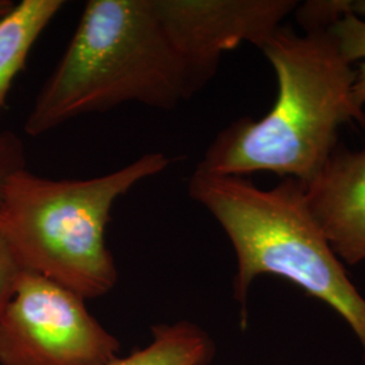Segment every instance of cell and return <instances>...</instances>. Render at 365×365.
I'll list each match as a JSON object with an SVG mask.
<instances>
[{
  "label": "cell",
  "instance_id": "obj_1",
  "mask_svg": "<svg viewBox=\"0 0 365 365\" xmlns=\"http://www.w3.org/2000/svg\"><path fill=\"white\" fill-rule=\"evenodd\" d=\"M260 51L277 78L272 110L225 128L197 168L221 176L274 172L307 185L339 146V126L365 129V110L353 98L356 71L330 30L300 36L280 26Z\"/></svg>",
  "mask_w": 365,
  "mask_h": 365
},
{
  "label": "cell",
  "instance_id": "obj_2",
  "mask_svg": "<svg viewBox=\"0 0 365 365\" xmlns=\"http://www.w3.org/2000/svg\"><path fill=\"white\" fill-rule=\"evenodd\" d=\"M196 92L153 0H90L39 90L25 131L39 137L75 118L125 103L173 110Z\"/></svg>",
  "mask_w": 365,
  "mask_h": 365
},
{
  "label": "cell",
  "instance_id": "obj_3",
  "mask_svg": "<svg viewBox=\"0 0 365 365\" xmlns=\"http://www.w3.org/2000/svg\"><path fill=\"white\" fill-rule=\"evenodd\" d=\"M188 194L221 225L235 249L233 287L244 324L253 280L261 274L283 277L339 314L359 341L365 365V298L310 214L302 182L283 179L262 190L244 176L196 167Z\"/></svg>",
  "mask_w": 365,
  "mask_h": 365
},
{
  "label": "cell",
  "instance_id": "obj_4",
  "mask_svg": "<svg viewBox=\"0 0 365 365\" xmlns=\"http://www.w3.org/2000/svg\"><path fill=\"white\" fill-rule=\"evenodd\" d=\"M170 165V156L153 152L91 179L54 180L21 170L4 190L0 233L24 271L51 279L84 300L101 298L118 280L106 244L114 203Z\"/></svg>",
  "mask_w": 365,
  "mask_h": 365
},
{
  "label": "cell",
  "instance_id": "obj_5",
  "mask_svg": "<svg viewBox=\"0 0 365 365\" xmlns=\"http://www.w3.org/2000/svg\"><path fill=\"white\" fill-rule=\"evenodd\" d=\"M119 341L92 317L86 300L24 271L0 315V365H107Z\"/></svg>",
  "mask_w": 365,
  "mask_h": 365
},
{
  "label": "cell",
  "instance_id": "obj_6",
  "mask_svg": "<svg viewBox=\"0 0 365 365\" xmlns=\"http://www.w3.org/2000/svg\"><path fill=\"white\" fill-rule=\"evenodd\" d=\"M297 0H153L157 18L200 91L222 54L244 42L261 49L298 7Z\"/></svg>",
  "mask_w": 365,
  "mask_h": 365
},
{
  "label": "cell",
  "instance_id": "obj_7",
  "mask_svg": "<svg viewBox=\"0 0 365 365\" xmlns=\"http://www.w3.org/2000/svg\"><path fill=\"white\" fill-rule=\"evenodd\" d=\"M310 214L339 260L365 262V148L337 146L313 182L304 185Z\"/></svg>",
  "mask_w": 365,
  "mask_h": 365
},
{
  "label": "cell",
  "instance_id": "obj_8",
  "mask_svg": "<svg viewBox=\"0 0 365 365\" xmlns=\"http://www.w3.org/2000/svg\"><path fill=\"white\" fill-rule=\"evenodd\" d=\"M63 7V0H22L0 18V113L31 48Z\"/></svg>",
  "mask_w": 365,
  "mask_h": 365
},
{
  "label": "cell",
  "instance_id": "obj_9",
  "mask_svg": "<svg viewBox=\"0 0 365 365\" xmlns=\"http://www.w3.org/2000/svg\"><path fill=\"white\" fill-rule=\"evenodd\" d=\"M214 352V342L206 331L180 321L155 327L153 339L146 348L107 365H207Z\"/></svg>",
  "mask_w": 365,
  "mask_h": 365
},
{
  "label": "cell",
  "instance_id": "obj_10",
  "mask_svg": "<svg viewBox=\"0 0 365 365\" xmlns=\"http://www.w3.org/2000/svg\"><path fill=\"white\" fill-rule=\"evenodd\" d=\"M339 42V51L353 64L360 61L356 71L353 98L357 107H365V19L357 15H345L329 29Z\"/></svg>",
  "mask_w": 365,
  "mask_h": 365
},
{
  "label": "cell",
  "instance_id": "obj_11",
  "mask_svg": "<svg viewBox=\"0 0 365 365\" xmlns=\"http://www.w3.org/2000/svg\"><path fill=\"white\" fill-rule=\"evenodd\" d=\"M295 10L304 31L329 30L345 15L365 16V0H309Z\"/></svg>",
  "mask_w": 365,
  "mask_h": 365
},
{
  "label": "cell",
  "instance_id": "obj_12",
  "mask_svg": "<svg viewBox=\"0 0 365 365\" xmlns=\"http://www.w3.org/2000/svg\"><path fill=\"white\" fill-rule=\"evenodd\" d=\"M25 168L26 156L22 140L11 131H0V205L9 180Z\"/></svg>",
  "mask_w": 365,
  "mask_h": 365
},
{
  "label": "cell",
  "instance_id": "obj_13",
  "mask_svg": "<svg viewBox=\"0 0 365 365\" xmlns=\"http://www.w3.org/2000/svg\"><path fill=\"white\" fill-rule=\"evenodd\" d=\"M24 272L6 238L0 233V315L13 298L18 280Z\"/></svg>",
  "mask_w": 365,
  "mask_h": 365
},
{
  "label": "cell",
  "instance_id": "obj_14",
  "mask_svg": "<svg viewBox=\"0 0 365 365\" xmlns=\"http://www.w3.org/2000/svg\"><path fill=\"white\" fill-rule=\"evenodd\" d=\"M15 3L11 0H0V18L4 16L9 11H11Z\"/></svg>",
  "mask_w": 365,
  "mask_h": 365
}]
</instances>
